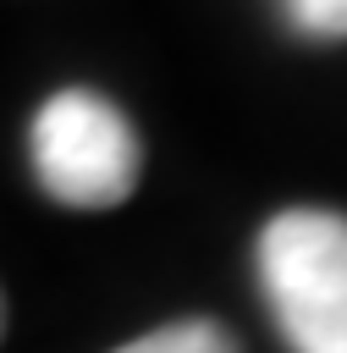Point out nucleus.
I'll return each mask as SVG.
<instances>
[{
    "instance_id": "f257e3e1",
    "label": "nucleus",
    "mask_w": 347,
    "mask_h": 353,
    "mask_svg": "<svg viewBox=\"0 0 347 353\" xmlns=\"http://www.w3.org/2000/svg\"><path fill=\"white\" fill-rule=\"evenodd\" d=\"M259 292L292 353H347V215L292 204L253 243Z\"/></svg>"
},
{
    "instance_id": "f03ea898",
    "label": "nucleus",
    "mask_w": 347,
    "mask_h": 353,
    "mask_svg": "<svg viewBox=\"0 0 347 353\" xmlns=\"http://www.w3.org/2000/svg\"><path fill=\"white\" fill-rule=\"evenodd\" d=\"M28 165L66 210H116L143 171V149L121 105L94 88L50 94L28 121Z\"/></svg>"
},
{
    "instance_id": "7ed1b4c3",
    "label": "nucleus",
    "mask_w": 347,
    "mask_h": 353,
    "mask_svg": "<svg viewBox=\"0 0 347 353\" xmlns=\"http://www.w3.org/2000/svg\"><path fill=\"white\" fill-rule=\"evenodd\" d=\"M116 353H237V342L220 320H171L160 331H143V336L121 342Z\"/></svg>"
},
{
    "instance_id": "20e7f679",
    "label": "nucleus",
    "mask_w": 347,
    "mask_h": 353,
    "mask_svg": "<svg viewBox=\"0 0 347 353\" xmlns=\"http://www.w3.org/2000/svg\"><path fill=\"white\" fill-rule=\"evenodd\" d=\"M281 17L303 39H347V0H281Z\"/></svg>"
},
{
    "instance_id": "39448f33",
    "label": "nucleus",
    "mask_w": 347,
    "mask_h": 353,
    "mask_svg": "<svg viewBox=\"0 0 347 353\" xmlns=\"http://www.w3.org/2000/svg\"><path fill=\"white\" fill-rule=\"evenodd\" d=\"M0 331H6V303H0Z\"/></svg>"
}]
</instances>
